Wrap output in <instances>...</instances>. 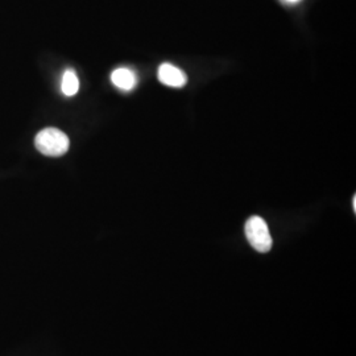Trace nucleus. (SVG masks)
<instances>
[{"instance_id": "obj_1", "label": "nucleus", "mask_w": 356, "mask_h": 356, "mask_svg": "<svg viewBox=\"0 0 356 356\" xmlns=\"http://www.w3.org/2000/svg\"><path fill=\"white\" fill-rule=\"evenodd\" d=\"M35 145L38 152L45 156L60 157L67 152L70 141L63 131L57 128H45L38 132Z\"/></svg>"}, {"instance_id": "obj_2", "label": "nucleus", "mask_w": 356, "mask_h": 356, "mask_svg": "<svg viewBox=\"0 0 356 356\" xmlns=\"http://www.w3.org/2000/svg\"><path fill=\"white\" fill-rule=\"evenodd\" d=\"M245 236L252 248L257 252L267 254L272 248V236L268 229L267 222L261 216H251L244 226Z\"/></svg>"}, {"instance_id": "obj_3", "label": "nucleus", "mask_w": 356, "mask_h": 356, "mask_svg": "<svg viewBox=\"0 0 356 356\" xmlns=\"http://www.w3.org/2000/svg\"><path fill=\"white\" fill-rule=\"evenodd\" d=\"M159 81L169 88H184L188 83V76L176 66L163 64L159 69Z\"/></svg>"}, {"instance_id": "obj_4", "label": "nucleus", "mask_w": 356, "mask_h": 356, "mask_svg": "<svg viewBox=\"0 0 356 356\" xmlns=\"http://www.w3.org/2000/svg\"><path fill=\"white\" fill-rule=\"evenodd\" d=\"M111 81L116 88L126 90V91L134 89L138 83V78H136L135 72H132L127 67H119L114 70L111 74Z\"/></svg>"}, {"instance_id": "obj_5", "label": "nucleus", "mask_w": 356, "mask_h": 356, "mask_svg": "<svg viewBox=\"0 0 356 356\" xmlns=\"http://www.w3.org/2000/svg\"><path fill=\"white\" fill-rule=\"evenodd\" d=\"M61 89L66 97H73L78 92L79 89V81H78V76H76V72L74 70H66L65 72L64 76H63V85H61Z\"/></svg>"}, {"instance_id": "obj_6", "label": "nucleus", "mask_w": 356, "mask_h": 356, "mask_svg": "<svg viewBox=\"0 0 356 356\" xmlns=\"http://www.w3.org/2000/svg\"><path fill=\"white\" fill-rule=\"evenodd\" d=\"M353 204H354V211H356V197H354V200H353Z\"/></svg>"}, {"instance_id": "obj_7", "label": "nucleus", "mask_w": 356, "mask_h": 356, "mask_svg": "<svg viewBox=\"0 0 356 356\" xmlns=\"http://www.w3.org/2000/svg\"><path fill=\"white\" fill-rule=\"evenodd\" d=\"M285 1H289V3H296V1H298V0H285Z\"/></svg>"}]
</instances>
